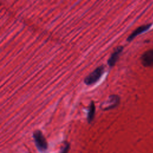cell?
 Here are the masks:
<instances>
[{"label": "cell", "instance_id": "1", "mask_svg": "<svg viewBox=\"0 0 153 153\" xmlns=\"http://www.w3.org/2000/svg\"><path fill=\"white\" fill-rule=\"evenodd\" d=\"M104 71L105 67L103 65L98 66L84 78V83L87 85H90L96 83L101 78L104 73Z\"/></svg>", "mask_w": 153, "mask_h": 153}, {"label": "cell", "instance_id": "2", "mask_svg": "<svg viewBox=\"0 0 153 153\" xmlns=\"http://www.w3.org/2000/svg\"><path fill=\"white\" fill-rule=\"evenodd\" d=\"M120 103V97L116 94L110 95L106 102L101 105V108L103 111H108L114 109L118 106Z\"/></svg>", "mask_w": 153, "mask_h": 153}, {"label": "cell", "instance_id": "3", "mask_svg": "<svg viewBox=\"0 0 153 153\" xmlns=\"http://www.w3.org/2000/svg\"><path fill=\"white\" fill-rule=\"evenodd\" d=\"M33 137L37 148L40 151H44L47 148V143L40 130H36L33 133Z\"/></svg>", "mask_w": 153, "mask_h": 153}, {"label": "cell", "instance_id": "4", "mask_svg": "<svg viewBox=\"0 0 153 153\" xmlns=\"http://www.w3.org/2000/svg\"><path fill=\"white\" fill-rule=\"evenodd\" d=\"M141 62L145 67L153 66V49L145 52L141 56Z\"/></svg>", "mask_w": 153, "mask_h": 153}, {"label": "cell", "instance_id": "5", "mask_svg": "<svg viewBox=\"0 0 153 153\" xmlns=\"http://www.w3.org/2000/svg\"><path fill=\"white\" fill-rule=\"evenodd\" d=\"M123 50V47L122 46H118L114 50L108 60V65L109 67H112L115 65L117 61L119 58V56L120 55Z\"/></svg>", "mask_w": 153, "mask_h": 153}, {"label": "cell", "instance_id": "6", "mask_svg": "<svg viewBox=\"0 0 153 153\" xmlns=\"http://www.w3.org/2000/svg\"><path fill=\"white\" fill-rule=\"evenodd\" d=\"M151 26V25H142L140 26L139 27H138L137 29H136L127 38V41H131V40H133L136 36H137V35H139V34L144 32L145 31H146V30H148L149 29V27Z\"/></svg>", "mask_w": 153, "mask_h": 153}, {"label": "cell", "instance_id": "7", "mask_svg": "<svg viewBox=\"0 0 153 153\" xmlns=\"http://www.w3.org/2000/svg\"><path fill=\"white\" fill-rule=\"evenodd\" d=\"M95 110H96V108H95V105H94V102L91 101L89 105L88 111V113H87V121L89 123L92 122V121L93 120V119L94 118Z\"/></svg>", "mask_w": 153, "mask_h": 153}, {"label": "cell", "instance_id": "8", "mask_svg": "<svg viewBox=\"0 0 153 153\" xmlns=\"http://www.w3.org/2000/svg\"><path fill=\"white\" fill-rule=\"evenodd\" d=\"M69 148V145L68 143H65L64 146L62 148L60 153H67Z\"/></svg>", "mask_w": 153, "mask_h": 153}]
</instances>
